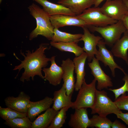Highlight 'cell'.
<instances>
[{"label": "cell", "instance_id": "34", "mask_svg": "<svg viewBox=\"0 0 128 128\" xmlns=\"http://www.w3.org/2000/svg\"><path fill=\"white\" fill-rule=\"evenodd\" d=\"M104 0H95V3L94 4L95 7H98L99 5Z\"/></svg>", "mask_w": 128, "mask_h": 128}, {"label": "cell", "instance_id": "30", "mask_svg": "<svg viewBox=\"0 0 128 128\" xmlns=\"http://www.w3.org/2000/svg\"><path fill=\"white\" fill-rule=\"evenodd\" d=\"M114 102L120 110L128 111V95H127L126 93L115 99Z\"/></svg>", "mask_w": 128, "mask_h": 128}, {"label": "cell", "instance_id": "3", "mask_svg": "<svg viewBox=\"0 0 128 128\" xmlns=\"http://www.w3.org/2000/svg\"><path fill=\"white\" fill-rule=\"evenodd\" d=\"M87 27L92 32H96L99 33L104 39L106 45L110 47H112L120 38L122 34L127 30L121 20L105 26L97 27L90 25Z\"/></svg>", "mask_w": 128, "mask_h": 128}, {"label": "cell", "instance_id": "23", "mask_svg": "<svg viewBox=\"0 0 128 128\" xmlns=\"http://www.w3.org/2000/svg\"><path fill=\"white\" fill-rule=\"evenodd\" d=\"M82 34H73L59 30L58 28H54V35L51 42H75L78 43Z\"/></svg>", "mask_w": 128, "mask_h": 128}, {"label": "cell", "instance_id": "36", "mask_svg": "<svg viewBox=\"0 0 128 128\" xmlns=\"http://www.w3.org/2000/svg\"><path fill=\"white\" fill-rule=\"evenodd\" d=\"M2 0H0V3H1V2Z\"/></svg>", "mask_w": 128, "mask_h": 128}, {"label": "cell", "instance_id": "16", "mask_svg": "<svg viewBox=\"0 0 128 128\" xmlns=\"http://www.w3.org/2000/svg\"><path fill=\"white\" fill-rule=\"evenodd\" d=\"M86 108L75 109L73 114L70 116V119L68 124L72 128H86L89 127L91 124L87 111Z\"/></svg>", "mask_w": 128, "mask_h": 128}, {"label": "cell", "instance_id": "2", "mask_svg": "<svg viewBox=\"0 0 128 128\" xmlns=\"http://www.w3.org/2000/svg\"><path fill=\"white\" fill-rule=\"evenodd\" d=\"M31 15L36 19L37 26L30 33L29 39L32 40L39 35L51 40L54 28L50 22V16L43 9L34 3L28 8Z\"/></svg>", "mask_w": 128, "mask_h": 128}, {"label": "cell", "instance_id": "11", "mask_svg": "<svg viewBox=\"0 0 128 128\" xmlns=\"http://www.w3.org/2000/svg\"><path fill=\"white\" fill-rule=\"evenodd\" d=\"M50 19L54 28L66 26H74L87 27L90 25L83 20L73 16L64 14H57L50 16Z\"/></svg>", "mask_w": 128, "mask_h": 128}, {"label": "cell", "instance_id": "37", "mask_svg": "<svg viewBox=\"0 0 128 128\" xmlns=\"http://www.w3.org/2000/svg\"></svg>", "mask_w": 128, "mask_h": 128}, {"label": "cell", "instance_id": "18", "mask_svg": "<svg viewBox=\"0 0 128 128\" xmlns=\"http://www.w3.org/2000/svg\"><path fill=\"white\" fill-rule=\"evenodd\" d=\"M87 56L84 52L78 56L75 57L73 60L74 64L75 73L76 75V81L75 83L74 90L78 91L82 87L86 73L85 66Z\"/></svg>", "mask_w": 128, "mask_h": 128}, {"label": "cell", "instance_id": "8", "mask_svg": "<svg viewBox=\"0 0 128 128\" xmlns=\"http://www.w3.org/2000/svg\"><path fill=\"white\" fill-rule=\"evenodd\" d=\"M106 45L103 40H101L98 42L97 46L99 49L95 55L96 58L103 63L105 66L109 67L113 77L115 76V69H119L125 74L126 73L123 69L115 62L112 53L107 49Z\"/></svg>", "mask_w": 128, "mask_h": 128}, {"label": "cell", "instance_id": "29", "mask_svg": "<svg viewBox=\"0 0 128 128\" xmlns=\"http://www.w3.org/2000/svg\"><path fill=\"white\" fill-rule=\"evenodd\" d=\"M122 79L124 82V85L119 88L116 89L109 88V90L113 92L114 94L115 99H117L120 96L126 92H128V74L126 73Z\"/></svg>", "mask_w": 128, "mask_h": 128}, {"label": "cell", "instance_id": "19", "mask_svg": "<svg viewBox=\"0 0 128 128\" xmlns=\"http://www.w3.org/2000/svg\"><path fill=\"white\" fill-rule=\"evenodd\" d=\"M72 95H68L67 94L65 88L63 84L60 89L55 91L53 93L52 108L57 111L65 107L71 108L73 104L71 101Z\"/></svg>", "mask_w": 128, "mask_h": 128}, {"label": "cell", "instance_id": "9", "mask_svg": "<svg viewBox=\"0 0 128 128\" xmlns=\"http://www.w3.org/2000/svg\"><path fill=\"white\" fill-rule=\"evenodd\" d=\"M88 65L91 70V74L97 82V90L101 91L113 86L111 78L101 69L99 61L96 58L94 57L91 62L88 63Z\"/></svg>", "mask_w": 128, "mask_h": 128}, {"label": "cell", "instance_id": "13", "mask_svg": "<svg viewBox=\"0 0 128 128\" xmlns=\"http://www.w3.org/2000/svg\"><path fill=\"white\" fill-rule=\"evenodd\" d=\"M55 57V56H53L50 58V66L48 68H43L42 71L45 74L44 79L48 81L52 85L56 86L60 83L64 72L61 66L56 63Z\"/></svg>", "mask_w": 128, "mask_h": 128}, {"label": "cell", "instance_id": "35", "mask_svg": "<svg viewBox=\"0 0 128 128\" xmlns=\"http://www.w3.org/2000/svg\"><path fill=\"white\" fill-rule=\"evenodd\" d=\"M123 0L127 8L128 9L127 15H128V0Z\"/></svg>", "mask_w": 128, "mask_h": 128}, {"label": "cell", "instance_id": "24", "mask_svg": "<svg viewBox=\"0 0 128 128\" xmlns=\"http://www.w3.org/2000/svg\"><path fill=\"white\" fill-rule=\"evenodd\" d=\"M51 46L62 51L68 52L74 54L75 57L79 56L84 52L82 48L75 42H50Z\"/></svg>", "mask_w": 128, "mask_h": 128}, {"label": "cell", "instance_id": "10", "mask_svg": "<svg viewBox=\"0 0 128 128\" xmlns=\"http://www.w3.org/2000/svg\"><path fill=\"white\" fill-rule=\"evenodd\" d=\"M83 34L79 40V41H82L84 43V46L82 49L86 54L88 61L91 62L95 57L97 51L96 46L99 41L102 38L99 36H95L91 33L88 28L87 27L82 28Z\"/></svg>", "mask_w": 128, "mask_h": 128}, {"label": "cell", "instance_id": "12", "mask_svg": "<svg viewBox=\"0 0 128 128\" xmlns=\"http://www.w3.org/2000/svg\"><path fill=\"white\" fill-rule=\"evenodd\" d=\"M61 66L63 71L62 77L68 95L72 94L75 87V79L74 75V64L69 58L63 60Z\"/></svg>", "mask_w": 128, "mask_h": 128}, {"label": "cell", "instance_id": "4", "mask_svg": "<svg viewBox=\"0 0 128 128\" xmlns=\"http://www.w3.org/2000/svg\"><path fill=\"white\" fill-rule=\"evenodd\" d=\"M96 80L94 78L89 84L86 83L85 79L79 90L76 100L73 102L72 108H92L95 102L97 89L96 87Z\"/></svg>", "mask_w": 128, "mask_h": 128}, {"label": "cell", "instance_id": "15", "mask_svg": "<svg viewBox=\"0 0 128 128\" xmlns=\"http://www.w3.org/2000/svg\"><path fill=\"white\" fill-rule=\"evenodd\" d=\"M53 102V98L48 96L37 101H30L27 106V116L32 122L33 121L37 116L50 108Z\"/></svg>", "mask_w": 128, "mask_h": 128}, {"label": "cell", "instance_id": "22", "mask_svg": "<svg viewBox=\"0 0 128 128\" xmlns=\"http://www.w3.org/2000/svg\"><path fill=\"white\" fill-rule=\"evenodd\" d=\"M59 111L52 108L48 109L32 122V128H48Z\"/></svg>", "mask_w": 128, "mask_h": 128}, {"label": "cell", "instance_id": "7", "mask_svg": "<svg viewBox=\"0 0 128 128\" xmlns=\"http://www.w3.org/2000/svg\"><path fill=\"white\" fill-rule=\"evenodd\" d=\"M100 9L105 15L118 21L122 20L128 12L127 8L123 0H106Z\"/></svg>", "mask_w": 128, "mask_h": 128}, {"label": "cell", "instance_id": "33", "mask_svg": "<svg viewBox=\"0 0 128 128\" xmlns=\"http://www.w3.org/2000/svg\"><path fill=\"white\" fill-rule=\"evenodd\" d=\"M122 21L128 32V15L127 14L125 16L122 20Z\"/></svg>", "mask_w": 128, "mask_h": 128}, {"label": "cell", "instance_id": "1", "mask_svg": "<svg viewBox=\"0 0 128 128\" xmlns=\"http://www.w3.org/2000/svg\"><path fill=\"white\" fill-rule=\"evenodd\" d=\"M46 44H41L34 51L33 50L32 52L26 50V55L21 50V54L24 57V59L21 61L20 64L15 66L13 70H18L19 73L22 69H24V72L20 78L21 81L24 82L25 80L30 81L31 77L33 80L36 75L44 79L41 71L42 68H45L48 65L50 59V58H47L45 54V51L48 48L46 46Z\"/></svg>", "mask_w": 128, "mask_h": 128}, {"label": "cell", "instance_id": "20", "mask_svg": "<svg viewBox=\"0 0 128 128\" xmlns=\"http://www.w3.org/2000/svg\"><path fill=\"white\" fill-rule=\"evenodd\" d=\"M57 3L68 8L77 15L94 5L95 0H59Z\"/></svg>", "mask_w": 128, "mask_h": 128}, {"label": "cell", "instance_id": "5", "mask_svg": "<svg viewBox=\"0 0 128 128\" xmlns=\"http://www.w3.org/2000/svg\"><path fill=\"white\" fill-rule=\"evenodd\" d=\"M91 109V114L97 113L105 116L112 114H116L121 111L114 102L108 96L106 91L97 89L95 102Z\"/></svg>", "mask_w": 128, "mask_h": 128}, {"label": "cell", "instance_id": "28", "mask_svg": "<svg viewBox=\"0 0 128 128\" xmlns=\"http://www.w3.org/2000/svg\"><path fill=\"white\" fill-rule=\"evenodd\" d=\"M0 116L5 121L17 118L27 116V114L21 113L11 108L2 107L0 106Z\"/></svg>", "mask_w": 128, "mask_h": 128}, {"label": "cell", "instance_id": "6", "mask_svg": "<svg viewBox=\"0 0 128 128\" xmlns=\"http://www.w3.org/2000/svg\"><path fill=\"white\" fill-rule=\"evenodd\" d=\"M76 16L85 21L90 25L97 27L105 26L115 23L118 21L105 15L98 7L89 8Z\"/></svg>", "mask_w": 128, "mask_h": 128}, {"label": "cell", "instance_id": "25", "mask_svg": "<svg viewBox=\"0 0 128 128\" xmlns=\"http://www.w3.org/2000/svg\"><path fill=\"white\" fill-rule=\"evenodd\" d=\"M32 122L27 116L6 120L4 123L12 128H32Z\"/></svg>", "mask_w": 128, "mask_h": 128}, {"label": "cell", "instance_id": "21", "mask_svg": "<svg viewBox=\"0 0 128 128\" xmlns=\"http://www.w3.org/2000/svg\"><path fill=\"white\" fill-rule=\"evenodd\" d=\"M128 32L126 30L122 37L112 46L111 50L114 56L122 59L128 66Z\"/></svg>", "mask_w": 128, "mask_h": 128}, {"label": "cell", "instance_id": "17", "mask_svg": "<svg viewBox=\"0 0 128 128\" xmlns=\"http://www.w3.org/2000/svg\"><path fill=\"white\" fill-rule=\"evenodd\" d=\"M42 6L43 9L49 16L64 14L75 16L70 9L63 5L53 3L47 0H33Z\"/></svg>", "mask_w": 128, "mask_h": 128}, {"label": "cell", "instance_id": "32", "mask_svg": "<svg viewBox=\"0 0 128 128\" xmlns=\"http://www.w3.org/2000/svg\"><path fill=\"white\" fill-rule=\"evenodd\" d=\"M112 128H126V126L117 120L112 122L111 126Z\"/></svg>", "mask_w": 128, "mask_h": 128}, {"label": "cell", "instance_id": "31", "mask_svg": "<svg viewBox=\"0 0 128 128\" xmlns=\"http://www.w3.org/2000/svg\"><path fill=\"white\" fill-rule=\"evenodd\" d=\"M115 115L117 118L121 119L126 124L128 125V112L124 113L121 111Z\"/></svg>", "mask_w": 128, "mask_h": 128}, {"label": "cell", "instance_id": "27", "mask_svg": "<svg viewBox=\"0 0 128 128\" xmlns=\"http://www.w3.org/2000/svg\"><path fill=\"white\" fill-rule=\"evenodd\" d=\"M70 107L61 109L55 115L48 128H60L63 127L67 118L66 112Z\"/></svg>", "mask_w": 128, "mask_h": 128}, {"label": "cell", "instance_id": "26", "mask_svg": "<svg viewBox=\"0 0 128 128\" xmlns=\"http://www.w3.org/2000/svg\"><path fill=\"white\" fill-rule=\"evenodd\" d=\"M91 124L89 127L110 128L112 122L106 116L94 115L90 119Z\"/></svg>", "mask_w": 128, "mask_h": 128}, {"label": "cell", "instance_id": "14", "mask_svg": "<svg viewBox=\"0 0 128 128\" xmlns=\"http://www.w3.org/2000/svg\"><path fill=\"white\" fill-rule=\"evenodd\" d=\"M30 99L29 95L23 91H21L16 97L13 96L7 97L5 99L4 102L7 107L20 112L27 113Z\"/></svg>", "mask_w": 128, "mask_h": 128}]
</instances>
